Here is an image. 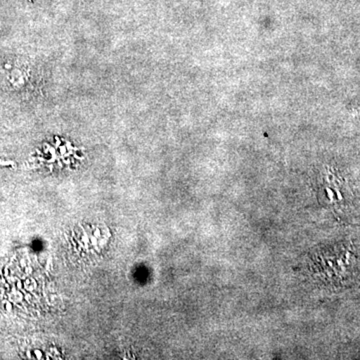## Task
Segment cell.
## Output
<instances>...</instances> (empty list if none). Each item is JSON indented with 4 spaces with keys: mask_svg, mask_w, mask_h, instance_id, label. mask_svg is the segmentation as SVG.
<instances>
[{
    "mask_svg": "<svg viewBox=\"0 0 360 360\" xmlns=\"http://www.w3.org/2000/svg\"><path fill=\"white\" fill-rule=\"evenodd\" d=\"M99 233H101V231H99V229H96V238H98Z\"/></svg>",
    "mask_w": 360,
    "mask_h": 360,
    "instance_id": "1",
    "label": "cell"
}]
</instances>
